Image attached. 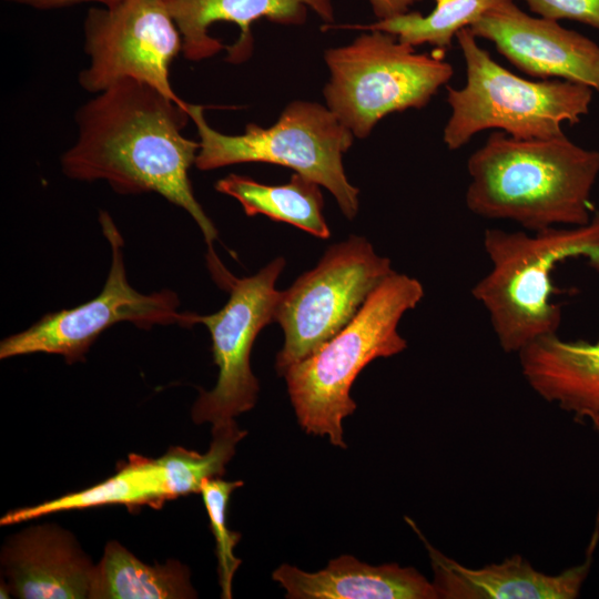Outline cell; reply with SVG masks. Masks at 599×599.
Masks as SVG:
<instances>
[{
    "label": "cell",
    "instance_id": "obj_14",
    "mask_svg": "<svg viewBox=\"0 0 599 599\" xmlns=\"http://www.w3.org/2000/svg\"><path fill=\"white\" fill-rule=\"evenodd\" d=\"M424 542L438 598L443 599H575L589 573L599 537V525L592 536L586 560L558 575L535 569L519 555L499 564L468 568L433 547L409 518H405Z\"/></svg>",
    "mask_w": 599,
    "mask_h": 599
},
{
    "label": "cell",
    "instance_id": "obj_6",
    "mask_svg": "<svg viewBox=\"0 0 599 599\" xmlns=\"http://www.w3.org/2000/svg\"><path fill=\"white\" fill-rule=\"evenodd\" d=\"M186 111L200 138L195 160L199 170L248 162L291 167L326 187L348 220L357 214L359 190L348 182L342 161L354 134L328 108L294 101L274 125L261 128L250 123L237 135L223 134L210 126L202 105L187 102Z\"/></svg>",
    "mask_w": 599,
    "mask_h": 599
},
{
    "label": "cell",
    "instance_id": "obj_10",
    "mask_svg": "<svg viewBox=\"0 0 599 599\" xmlns=\"http://www.w3.org/2000/svg\"><path fill=\"white\" fill-rule=\"evenodd\" d=\"M88 67L80 87L97 94L124 79L158 89L180 105L170 82V65L182 53V38L164 0H123L112 8L92 7L83 20Z\"/></svg>",
    "mask_w": 599,
    "mask_h": 599
},
{
    "label": "cell",
    "instance_id": "obj_11",
    "mask_svg": "<svg viewBox=\"0 0 599 599\" xmlns=\"http://www.w3.org/2000/svg\"><path fill=\"white\" fill-rule=\"evenodd\" d=\"M284 266L285 260L276 257L252 276L231 274L222 285L230 294L226 304L213 314H195V324L210 332L219 375L213 389L200 390L191 413L194 423L220 426L255 406L260 387L250 355L258 333L275 322L282 293L275 283Z\"/></svg>",
    "mask_w": 599,
    "mask_h": 599
},
{
    "label": "cell",
    "instance_id": "obj_12",
    "mask_svg": "<svg viewBox=\"0 0 599 599\" xmlns=\"http://www.w3.org/2000/svg\"><path fill=\"white\" fill-rule=\"evenodd\" d=\"M468 29L528 75L557 78L599 93V45L558 21L532 17L515 0H499Z\"/></svg>",
    "mask_w": 599,
    "mask_h": 599
},
{
    "label": "cell",
    "instance_id": "obj_22",
    "mask_svg": "<svg viewBox=\"0 0 599 599\" xmlns=\"http://www.w3.org/2000/svg\"><path fill=\"white\" fill-rule=\"evenodd\" d=\"M243 485L242 480L227 481L216 477L205 479L200 489L215 538L219 583L224 599L232 597V580L241 565V559L234 555L241 534L227 527V506L231 494Z\"/></svg>",
    "mask_w": 599,
    "mask_h": 599
},
{
    "label": "cell",
    "instance_id": "obj_4",
    "mask_svg": "<svg viewBox=\"0 0 599 599\" xmlns=\"http://www.w3.org/2000/svg\"><path fill=\"white\" fill-rule=\"evenodd\" d=\"M423 297L418 280L392 273L342 331L285 370L291 403L307 434L328 436L334 446L346 447L342 422L356 409L349 395L354 380L372 361L407 347L398 324Z\"/></svg>",
    "mask_w": 599,
    "mask_h": 599
},
{
    "label": "cell",
    "instance_id": "obj_24",
    "mask_svg": "<svg viewBox=\"0 0 599 599\" xmlns=\"http://www.w3.org/2000/svg\"><path fill=\"white\" fill-rule=\"evenodd\" d=\"M7 2L23 4L35 9L48 10L70 7L80 3H99L105 8H112L123 0H3Z\"/></svg>",
    "mask_w": 599,
    "mask_h": 599
},
{
    "label": "cell",
    "instance_id": "obj_19",
    "mask_svg": "<svg viewBox=\"0 0 599 599\" xmlns=\"http://www.w3.org/2000/svg\"><path fill=\"white\" fill-rule=\"evenodd\" d=\"M91 599L196 598L190 570L177 560L148 565L118 541H109L94 565Z\"/></svg>",
    "mask_w": 599,
    "mask_h": 599
},
{
    "label": "cell",
    "instance_id": "obj_18",
    "mask_svg": "<svg viewBox=\"0 0 599 599\" xmlns=\"http://www.w3.org/2000/svg\"><path fill=\"white\" fill-rule=\"evenodd\" d=\"M177 497L175 480L163 455L149 458L130 454L105 480L35 506L11 510L0 519V524L8 526L53 512L111 505H122L128 509L142 506L160 508Z\"/></svg>",
    "mask_w": 599,
    "mask_h": 599
},
{
    "label": "cell",
    "instance_id": "obj_16",
    "mask_svg": "<svg viewBox=\"0 0 599 599\" xmlns=\"http://www.w3.org/2000/svg\"><path fill=\"white\" fill-rule=\"evenodd\" d=\"M517 355L536 394L599 432V342L567 341L554 334Z\"/></svg>",
    "mask_w": 599,
    "mask_h": 599
},
{
    "label": "cell",
    "instance_id": "obj_17",
    "mask_svg": "<svg viewBox=\"0 0 599 599\" xmlns=\"http://www.w3.org/2000/svg\"><path fill=\"white\" fill-rule=\"evenodd\" d=\"M291 599H437L433 582L413 567L372 566L353 556L332 559L326 568L306 572L281 565L272 573Z\"/></svg>",
    "mask_w": 599,
    "mask_h": 599
},
{
    "label": "cell",
    "instance_id": "obj_20",
    "mask_svg": "<svg viewBox=\"0 0 599 599\" xmlns=\"http://www.w3.org/2000/svg\"><path fill=\"white\" fill-rule=\"evenodd\" d=\"M215 190L237 200L247 216L263 214L292 224L318 238H328L323 215L319 184L294 173L283 185H266L238 174H229L215 183Z\"/></svg>",
    "mask_w": 599,
    "mask_h": 599
},
{
    "label": "cell",
    "instance_id": "obj_26",
    "mask_svg": "<svg viewBox=\"0 0 599 599\" xmlns=\"http://www.w3.org/2000/svg\"><path fill=\"white\" fill-rule=\"evenodd\" d=\"M595 215L599 219V202H598V207H597V211L595 212Z\"/></svg>",
    "mask_w": 599,
    "mask_h": 599
},
{
    "label": "cell",
    "instance_id": "obj_13",
    "mask_svg": "<svg viewBox=\"0 0 599 599\" xmlns=\"http://www.w3.org/2000/svg\"><path fill=\"white\" fill-rule=\"evenodd\" d=\"M182 38V54L201 61L227 51L226 60L241 63L253 51L251 24L261 19L302 24L307 9L332 23L331 0H164Z\"/></svg>",
    "mask_w": 599,
    "mask_h": 599
},
{
    "label": "cell",
    "instance_id": "obj_9",
    "mask_svg": "<svg viewBox=\"0 0 599 599\" xmlns=\"http://www.w3.org/2000/svg\"><path fill=\"white\" fill-rule=\"evenodd\" d=\"M102 233L108 240L112 260L100 294L73 308L48 313L27 329L3 338L0 358L37 353L61 355L68 364L83 362L95 339L111 326L130 322L150 329L155 325H195V314L180 312L175 292L162 290L143 294L126 277L123 237L106 211L99 212Z\"/></svg>",
    "mask_w": 599,
    "mask_h": 599
},
{
    "label": "cell",
    "instance_id": "obj_23",
    "mask_svg": "<svg viewBox=\"0 0 599 599\" xmlns=\"http://www.w3.org/2000/svg\"><path fill=\"white\" fill-rule=\"evenodd\" d=\"M541 18L588 24L599 31V0H520Z\"/></svg>",
    "mask_w": 599,
    "mask_h": 599
},
{
    "label": "cell",
    "instance_id": "obj_21",
    "mask_svg": "<svg viewBox=\"0 0 599 599\" xmlns=\"http://www.w3.org/2000/svg\"><path fill=\"white\" fill-rule=\"evenodd\" d=\"M498 1L434 0V9L426 16L408 11L370 24L344 28L383 31L413 47L425 43L434 45L437 52L444 54L460 30L469 28Z\"/></svg>",
    "mask_w": 599,
    "mask_h": 599
},
{
    "label": "cell",
    "instance_id": "obj_8",
    "mask_svg": "<svg viewBox=\"0 0 599 599\" xmlns=\"http://www.w3.org/2000/svg\"><path fill=\"white\" fill-rule=\"evenodd\" d=\"M394 272L390 260L365 237L353 235L332 245L313 270L281 293L275 322L284 345L276 356L277 373L283 375L342 331Z\"/></svg>",
    "mask_w": 599,
    "mask_h": 599
},
{
    "label": "cell",
    "instance_id": "obj_25",
    "mask_svg": "<svg viewBox=\"0 0 599 599\" xmlns=\"http://www.w3.org/2000/svg\"><path fill=\"white\" fill-rule=\"evenodd\" d=\"M378 20L394 18L408 12L417 0H368Z\"/></svg>",
    "mask_w": 599,
    "mask_h": 599
},
{
    "label": "cell",
    "instance_id": "obj_5",
    "mask_svg": "<svg viewBox=\"0 0 599 599\" xmlns=\"http://www.w3.org/2000/svg\"><path fill=\"white\" fill-rule=\"evenodd\" d=\"M456 40L466 64V82L447 87L450 115L443 132L449 150H458L485 130L516 139H551L565 134L564 123L588 114L592 90L565 80L531 81L518 77L481 48L475 34L460 30Z\"/></svg>",
    "mask_w": 599,
    "mask_h": 599
},
{
    "label": "cell",
    "instance_id": "obj_1",
    "mask_svg": "<svg viewBox=\"0 0 599 599\" xmlns=\"http://www.w3.org/2000/svg\"><path fill=\"white\" fill-rule=\"evenodd\" d=\"M186 108L148 83L121 80L77 110L78 136L61 155V169L73 180H102L119 194L156 193L183 209L200 227L213 263L219 232L189 177L200 142L182 134L191 120Z\"/></svg>",
    "mask_w": 599,
    "mask_h": 599
},
{
    "label": "cell",
    "instance_id": "obj_7",
    "mask_svg": "<svg viewBox=\"0 0 599 599\" xmlns=\"http://www.w3.org/2000/svg\"><path fill=\"white\" fill-rule=\"evenodd\" d=\"M395 35L370 31L348 45L328 49L327 108L364 139L385 115L424 108L453 78L443 54L417 53Z\"/></svg>",
    "mask_w": 599,
    "mask_h": 599
},
{
    "label": "cell",
    "instance_id": "obj_15",
    "mask_svg": "<svg viewBox=\"0 0 599 599\" xmlns=\"http://www.w3.org/2000/svg\"><path fill=\"white\" fill-rule=\"evenodd\" d=\"M1 564L17 598H90L94 565L74 536L57 525L32 526L12 536Z\"/></svg>",
    "mask_w": 599,
    "mask_h": 599
},
{
    "label": "cell",
    "instance_id": "obj_2",
    "mask_svg": "<svg viewBox=\"0 0 599 599\" xmlns=\"http://www.w3.org/2000/svg\"><path fill=\"white\" fill-rule=\"evenodd\" d=\"M467 209L511 221L528 232L580 226L591 221L590 195L599 176V151L565 134L516 139L494 131L467 160Z\"/></svg>",
    "mask_w": 599,
    "mask_h": 599
},
{
    "label": "cell",
    "instance_id": "obj_3",
    "mask_svg": "<svg viewBox=\"0 0 599 599\" xmlns=\"http://www.w3.org/2000/svg\"><path fill=\"white\" fill-rule=\"evenodd\" d=\"M483 245L491 268L471 288L506 353L558 334L561 308L552 302V274L568 258H586L599 272V219L537 232L487 229Z\"/></svg>",
    "mask_w": 599,
    "mask_h": 599
}]
</instances>
